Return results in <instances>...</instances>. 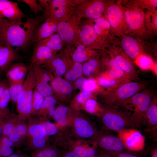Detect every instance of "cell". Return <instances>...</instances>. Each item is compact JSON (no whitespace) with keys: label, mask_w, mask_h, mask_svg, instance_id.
Instances as JSON below:
<instances>
[{"label":"cell","mask_w":157,"mask_h":157,"mask_svg":"<svg viewBox=\"0 0 157 157\" xmlns=\"http://www.w3.org/2000/svg\"><path fill=\"white\" fill-rule=\"evenodd\" d=\"M73 114H71L68 108L60 106L55 110L53 118L59 131H63L69 128Z\"/></svg>","instance_id":"obj_22"},{"label":"cell","mask_w":157,"mask_h":157,"mask_svg":"<svg viewBox=\"0 0 157 157\" xmlns=\"http://www.w3.org/2000/svg\"><path fill=\"white\" fill-rule=\"evenodd\" d=\"M87 79L82 77L78 78L75 82L76 86L82 91H85L84 87L85 83Z\"/></svg>","instance_id":"obj_53"},{"label":"cell","mask_w":157,"mask_h":157,"mask_svg":"<svg viewBox=\"0 0 157 157\" xmlns=\"http://www.w3.org/2000/svg\"><path fill=\"white\" fill-rule=\"evenodd\" d=\"M156 94L150 85L119 106L129 115L136 129L144 126L146 112Z\"/></svg>","instance_id":"obj_2"},{"label":"cell","mask_w":157,"mask_h":157,"mask_svg":"<svg viewBox=\"0 0 157 157\" xmlns=\"http://www.w3.org/2000/svg\"><path fill=\"white\" fill-rule=\"evenodd\" d=\"M98 65V62L96 59H91L84 63L82 66L83 72L86 76H90L95 71Z\"/></svg>","instance_id":"obj_45"},{"label":"cell","mask_w":157,"mask_h":157,"mask_svg":"<svg viewBox=\"0 0 157 157\" xmlns=\"http://www.w3.org/2000/svg\"><path fill=\"white\" fill-rule=\"evenodd\" d=\"M109 53L130 80L140 81L134 63L122 49L111 47L109 49Z\"/></svg>","instance_id":"obj_14"},{"label":"cell","mask_w":157,"mask_h":157,"mask_svg":"<svg viewBox=\"0 0 157 157\" xmlns=\"http://www.w3.org/2000/svg\"><path fill=\"white\" fill-rule=\"evenodd\" d=\"M147 131L153 136L157 135V96L156 94L153 98L146 112L144 126Z\"/></svg>","instance_id":"obj_20"},{"label":"cell","mask_w":157,"mask_h":157,"mask_svg":"<svg viewBox=\"0 0 157 157\" xmlns=\"http://www.w3.org/2000/svg\"><path fill=\"white\" fill-rule=\"evenodd\" d=\"M24 81L17 82H9V90L11 100L14 103H16L18 97L21 92Z\"/></svg>","instance_id":"obj_40"},{"label":"cell","mask_w":157,"mask_h":157,"mask_svg":"<svg viewBox=\"0 0 157 157\" xmlns=\"http://www.w3.org/2000/svg\"><path fill=\"white\" fill-rule=\"evenodd\" d=\"M135 2L136 6L137 5V7L139 8L142 7H147L150 10H154V8L157 7V0H139L134 1Z\"/></svg>","instance_id":"obj_48"},{"label":"cell","mask_w":157,"mask_h":157,"mask_svg":"<svg viewBox=\"0 0 157 157\" xmlns=\"http://www.w3.org/2000/svg\"><path fill=\"white\" fill-rule=\"evenodd\" d=\"M69 129L74 137L95 140L99 131L89 118L80 113L73 114Z\"/></svg>","instance_id":"obj_8"},{"label":"cell","mask_w":157,"mask_h":157,"mask_svg":"<svg viewBox=\"0 0 157 157\" xmlns=\"http://www.w3.org/2000/svg\"><path fill=\"white\" fill-rule=\"evenodd\" d=\"M1 116H0V121L1 122Z\"/></svg>","instance_id":"obj_63"},{"label":"cell","mask_w":157,"mask_h":157,"mask_svg":"<svg viewBox=\"0 0 157 157\" xmlns=\"http://www.w3.org/2000/svg\"></svg>","instance_id":"obj_64"},{"label":"cell","mask_w":157,"mask_h":157,"mask_svg":"<svg viewBox=\"0 0 157 157\" xmlns=\"http://www.w3.org/2000/svg\"><path fill=\"white\" fill-rule=\"evenodd\" d=\"M39 119L44 129L47 137L49 138L51 136H54L58 133L59 131L55 123L51 122L47 119L41 117Z\"/></svg>","instance_id":"obj_41"},{"label":"cell","mask_w":157,"mask_h":157,"mask_svg":"<svg viewBox=\"0 0 157 157\" xmlns=\"http://www.w3.org/2000/svg\"><path fill=\"white\" fill-rule=\"evenodd\" d=\"M2 45H3V44L0 42V46Z\"/></svg>","instance_id":"obj_62"},{"label":"cell","mask_w":157,"mask_h":157,"mask_svg":"<svg viewBox=\"0 0 157 157\" xmlns=\"http://www.w3.org/2000/svg\"><path fill=\"white\" fill-rule=\"evenodd\" d=\"M41 20L44 22L39 25L35 31L33 43L47 38L57 32L59 21L52 17H47Z\"/></svg>","instance_id":"obj_17"},{"label":"cell","mask_w":157,"mask_h":157,"mask_svg":"<svg viewBox=\"0 0 157 157\" xmlns=\"http://www.w3.org/2000/svg\"><path fill=\"white\" fill-rule=\"evenodd\" d=\"M106 10L113 31L116 35L123 36L128 29L124 8L119 4H112L107 6Z\"/></svg>","instance_id":"obj_15"},{"label":"cell","mask_w":157,"mask_h":157,"mask_svg":"<svg viewBox=\"0 0 157 157\" xmlns=\"http://www.w3.org/2000/svg\"><path fill=\"white\" fill-rule=\"evenodd\" d=\"M39 18H30L7 22L0 33V42L3 44L22 50H27L33 43L35 31L39 25Z\"/></svg>","instance_id":"obj_1"},{"label":"cell","mask_w":157,"mask_h":157,"mask_svg":"<svg viewBox=\"0 0 157 157\" xmlns=\"http://www.w3.org/2000/svg\"><path fill=\"white\" fill-rule=\"evenodd\" d=\"M107 154L110 157H141L128 152H122L112 154Z\"/></svg>","instance_id":"obj_54"},{"label":"cell","mask_w":157,"mask_h":157,"mask_svg":"<svg viewBox=\"0 0 157 157\" xmlns=\"http://www.w3.org/2000/svg\"><path fill=\"white\" fill-rule=\"evenodd\" d=\"M52 90L56 92L65 94H69L72 91V85L66 80L57 77L51 80Z\"/></svg>","instance_id":"obj_30"},{"label":"cell","mask_w":157,"mask_h":157,"mask_svg":"<svg viewBox=\"0 0 157 157\" xmlns=\"http://www.w3.org/2000/svg\"><path fill=\"white\" fill-rule=\"evenodd\" d=\"M11 97L8 86L0 97V116L1 117L9 112L8 106Z\"/></svg>","instance_id":"obj_39"},{"label":"cell","mask_w":157,"mask_h":157,"mask_svg":"<svg viewBox=\"0 0 157 157\" xmlns=\"http://www.w3.org/2000/svg\"><path fill=\"white\" fill-rule=\"evenodd\" d=\"M56 103V99L52 96L44 97V99L37 115L44 119L48 117H53L55 111V105Z\"/></svg>","instance_id":"obj_28"},{"label":"cell","mask_w":157,"mask_h":157,"mask_svg":"<svg viewBox=\"0 0 157 157\" xmlns=\"http://www.w3.org/2000/svg\"><path fill=\"white\" fill-rule=\"evenodd\" d=\"M52 145L74 153L79 157H95L98 147L95 140L75 138L69 129L59 131L52 139Z\"/></svg>","instance_id":"obj_3"},{"label":"cell","mask_w":157,"mask_h":157,"mask_svg":"<svg viewBox=\"0 0 157 157\" xmlns=\"http://www.w3.org/2000/svg\"><path fill=\"white\" fill-rule=\"evenodd\" d=\"M15 146L8 137H0V157H8L13 153Z\"/></svg>","instance_id":"obj_34"},{"label":"cell","mask_w":157,"mask_h":157,"mask_svg":"<svg viewBox=\"0 0 157 157\" xmlns=\"http://www.w3.org/2000/svg\"><path fill=\"white\" fill-rule=\"evenodd\" d=\"M107 4L101 0H83L74 8L75 14L81 18L93 21L101 16L106 10Z\"/></svg>","instance_id":"obj_12"},{"label":"cell","mask_w":157,"mask_h":157,"mask_svg":"<svg viewBox=\"0 0 157 157\" xmlns=\"http://www.w3.org/2000/svg\"><path fill=\"white\" fill-rule=\"evenodd\" d=\"M19 55L12 47L9 45L0 46V71L7 67L13 61L20 58Z\"/></svg>","instance_id":"obj_24"},{"label":"cell","mask_w":157,"mask_h":157,"mask_svg":"<svg viewBox=\"0 0 157 157\" xmlns=\"http://www.w3.org/2000/svg\"><path fill=\"white\" fill-rule=\"evenodd\" d=\"M149 84V81H145L127 80L114 89L107 92L103 99L104 105L119 106L148 87Z\"/></svg>","instance_id":"obj_5"},{"label":"cell","mask_w":157,"mask_h":157,"mask_svg":"<svg viewBox=\"0 0 157 157\" xmlns=\"http://www.w3.org/2000/svg\"><path fill=\"white\" fill-rule=\"evenodd\" d=\"M91 93L89 91H82L77 95L76 100L79 104H83L91 96Z\"/></svg>","instance_id":"obj_51"},{"label":"cell","mask_w":157,"mask_h":157,"mask_svg":"<svg viewBox=\"0 0 157 157\" xmlns=\"http://www.w3.org/2000/svg\"><path fill=\"white\" fill-rule=\"evenodd\" d=\"M27 124V145L29 150L31 153L35 152L49 144V137L39 118L30 117Z\"/></svg>","instance_id":"obj_9"},{"label":"cell","mask_w":157,"mask_h":157,"mask_svg":"<svg viewBox=\"0 0 157 157\" xmlns=\"http://www.w3.org/2000/svg\"><path fill=\"white\" fill-rule=\"evenodd\" d=\"M106 39L98 35L93 27L92 20L82 22L76 42L89 49H102L107 46Z\"/></svg>","instance_id":"obj_11"},{"label":"cell","mask_w":157,"mask_h":157,"mask_svg":"<svg viewBox=\"0 0 157 157\" xmlns=\"http://www.w3.org/2000/svg\"><path fill=\"white\" fill-rule=\"evenodd\" d=\"M97 86L96 81L94 79H87L85 83L84 87L85 91H92L94 90Z\"/></svg>","instance_id":"obj_52"},{"label":"cell","mask_w":157,"mask_h":157,"mask_svg":"<svg viewBox=\"0 0 157 157\" xmlns=\"http://www.w3.org/2000/svg\"><path fill=\"white\" fill-rule=\"evenodd\" d=\"M35 85V76L30 66L22 90L16 103L17 115L20 119L25 120L31 116L32 97Z\"/></svg>","instance_id":"obj_7"},{"label":"cell","mask_w":157,"mask_h":157,"mask_svg":"<svg viewBox=\"0 0 157 157\" xmlns=\"http://www.w3.org/2000/svg\"><path fill=\"white\" fill-rule=\"evenodd\" d=\"M124 11L128 28L140 35L144 34L146 30L145 17L142 9L135 6Z\"/></svg>","instance_id":"obj_16"},{"label":"cell","mask_w":157,"mask_h":157,"mask_svg":"<svg viewBox=\"0 0 157 157\" xmlns=\"http://www.w3.org/2000/svg\"><path fill=\"white\" fill-rule=\"evenodd\" d=\"M122 50L132 60L144 54L141 46L135 39L129 36L124 37L121 42Z\"/></svg>","instance_id":"obj_23"},{"label":"cell","mask_w":157,"mask_h":157,"mask_svg":"<svg viewBox=\"0 0 157 157\" xmlns=\"http://www.w3.org/2000/svg\"><path fill=\"white\" fill-rule=\"evenodd\" d=\"M44 64L53 70L58 76L63 74L66 70V66L63 60L55 56Z\"/></svg>","instance_id":"obj_35"},{"label":"cell","mask_w":157,"mask_h":157,"mask_svg":"<svg viewBox=\"0 0 157 157\" xmlns=\"http://www.w3.org/2000/svg\"><path fill=\"white\" fill-rule=\"evenodd\" d=\"M110 58L105 64L108 67L107 76L117 79H126L129 80L123 71L117 65L115 60L110 55Z\"/></svg>","instance_id":"obj_29"},{"label":"cell","mask_w":157,"mask_h":157,"mask_svg":"<svg viewBox=\"0 0 157 157\" xmlns=\"http://www.w3.org/2000/svg\"><path fill=\"white\" fill-rule=\"evenodd\" d=\"M85 108L88 113L97 115L99 117L101 114L103 110L100 109L97 102L94 99H88L85 103Z\"/></svg>","instance_id":"obj_42"},{"label":"cell","mask_w":157,"mask_h":157,"mask_svg":"<svg viewBox=\"0 0 157 157\" xmlns=\"http://www.w3.org/2000/svg\"><path fill=\"white\" fill-rule=\"evenodd\" d=\"M83 0H40L38 1L43 9L40 20L47 17H52L59 21L68 18L74 12L75 6Z\"/></svg>","instance_id":"obj_6"},{"label":"cell","mask_w":157,"mask_h":157,"mask_svg":"<svg viewBox=\"0 0 157 157\" xmlns=\"http://www.w3.org/2000/svg\"><path fill=\"white\" fill-rule=\"evenodd\" d=\"M61 157H79L72 151L64 149L61 151Z\"/></svg>","instance_id":"obj_55"},{"label":"cell","mask_w":157,"mask_h":157,"mask_svg":"<svg viewBox=\"0 0 157 157\" xmlns=\"http://www.w3.org/2000/svg\"><path fill=\"white\" fill-rule=\"evenodd\" d=\"M8 157H31V156L20 153H13Z\"/></svg>","instance_id":"obj_59"},{"label":"cell","mask_w":157,"mask_h":157,"mask_svg":"<svg viewBox=\"0 0 157 157\" xmlns=\"http://www.w3.org/2000/svg\"><path fill=\"white\" fill-rule=\"evenodd\" d=\"M100 118L104 129L118 132L126 129H136L129 115L120 107L104 105Z\"/></svg>","instance_id":"obj_4"},{"label":"cell","mask_w":157,"mask_h":157,"mask_svg":"<svg viewBox=\"0 0 157 157\" xmlns=\"http://www.w3.org/2000/svg\"><path fill=\"white\" fill-rule=\"evenodd\" d=\"M82 72L81 64L80 63L75 62L72 67L67 72L65 77L69 80L74 81L81 75Z\"/></svg>","instance_id":"obj_43"},{"label":"cell","mask_w":157,"mask_h":157,"mask_svg":"<svg viewBox=\"0 0 157 157\" xmlns=\"http://www.w3.org/2000/svg\"><path fill=\"white\" fill-rule=\"evenodd\" d=\"M71 46L74 49L72 57L76 62L80 63L85 61L88 59L87 50L88 49L85 46L77 42Z\"/></svg>","instance_id":"obj_33"},{"label":"cell","mask_w":157,"mask_h":157,"mask_svg":"<svg viewBox=\"0 0 157 157\" xmlns=\"http://www.w3.org/2000/svg\"><path fill=\"white\" fill-rule=\"evenodd\" d=\"M130 131V133H127L128 135H119L126 136V137H120L122 139L125 144L129 151H137L141 149L143 146L139 144L140 143L139 141H142V135L137 131Z\"/></svg>","instance_id":"obj_26"},{"label":"cell","mask_w":157,"mask_h":157,"mask_svg":"<svg viewBox=\"0 0 157 157\" xmlns=\"http://www.w3.org/2000/svg\"><path fill=\"white\" fill-rule=\"evenodd\" d=\"M8 137L14 144L15 147H19L24 140L15 130Z\"/></svg>","instance_id":"obj_50"},{"label":"cell","mask_w":157,"mask_h":157,"mask_svg":"<svg viewBox=\"0 0 157 157\" xmlns=\"http://www.w3.org/2000/svg\"><path fill=\"white\" fill-rule=\"evenodd\" d=\"M37 43L43 45L51 50L56 51L62 49L64 46L60 36L57 32Z\"/></svg>","instance_id":"obj_31"},{"label":"cell","mask_w":157,"mask_h":157,"mask_svg":"<svg viewBox=\"0 0 157 157\" xmlns=\"http://www.w3.org/2000/svg\"><path fill=\"white\" fill-rule=\"evenodd\" d=\"M36 80L35 87L44 97L51 96L53 93L52 87L49 84L51 78L47 73L44 72L40 66L34 65L32 67Z\"/></svg>","instance_id":"obj_18"},{"label":"cell","mask_w":157,"mask_h":157,"mask_svg":"<svg viewBox=\"0 0 157 157\" xmlns=\"http://www.w3.org/2000/svg\"><path fill=\"white\" fill-rule=\"evenodd\" d=\"M18 119L17 115L10 112L5 115L1 122L2 135L8 137L15 130Z\"/></svg>","instance_id":"obj_27"},{"label":"cell","mask_w":157,"mask_h":157,"mask_svg":"<svg viewBox=\"0 0 157 157\" xmlns=\"http://www.w3.org/2000/svg\"><path fill=\"white\" fill-rule=\"evenodd\" d=\"M61 151L53 145L48 144L43 148L31 153V157H61Z\"/></svg>","instance_id":"obj_32"},{"label":"cell","mask_w":157,"mask_h":157,"mask_svg":"<svg viewBox=\"0 0 157 157\" xmlns=\"http://www.w3.org/2000/svg\"><path fill=\"white\" fill-rule=\"evenodd\" d=\"M135 63L144 69H152L156 73V66L151 58L144 54L140 55L135 60Z\"/></svg>","instance_id":"obj_37"},{"label":"cell","mask_w":157,"mask_h":157,"mask_svg":"<svg viewBox=\"0 0 157 157\" xmlns=\"http://www.w3.org/2000/svg\"><path fill=\"white\" fill-rule=\"evenodd\" d=\"M44 99V97L37 90L35 87L33 91L31 115H37Z\"/></svg>","instance_id":"obj_38"},{"label":"cell","mask_w":157,"mask_h":157,"mask_svg":"<svg viewBox=\"0 0 157 157\" xmlns=\"http://www.w3.org/2000/svg\"><path fill=\"white\" fill-rule=\"evenodd\" d=\"M95 157H110L106 153L98 148L97 154Z\"/></svg>","instance_id":"obj_57"},{"label":"cell","mask_w":157,"mask_h":157,"mask_svg":"<svg viewBox=\"0 0 157 157\" xmlns=\"http://www.w3.org/2000/svg\"><path fill=\"white\" fill-rule=\"evenodd\" d=\"M8 86L5 82L0 81V97Z\"/></svg>","instance_id":"obj_56"},{"label":"cell","mask_w":157,"mask_h":157,"mask_svg":"<svg viewBox=\"0 0 157 157\" xmlns=\"http://www.w3.org/2000/svg\"><path fill=\"white\" fill-rule=\"evenodd\" d=\"M19 2H23L26 4L30 8L34 14L36 15L40 11H43V9L40 4L35 0H18Z\"/></svg>","instance_id":"obj_47"},{"label":"cell","mask_w":157,"mask_h":157,"mask_svg":"<svg viewBox=\"0 0 157 157\" xmlns=\"http://www.w3.org/2000/svg\"><path fill=\"white\" fill-rule=\"evenodd\" d=\"M128 80H129L126 79L114 78L108 76L106 77L102 76L99 78V82L100 86L107 89V92L114 89Z\"/></svg>","instance_id":"obj_36"},{"label":"cell","mask_w":157,"mask_h":157,"mask_svg":"<svg viewBox=\"0 0 157 157\" xmlns=\"http://www.w3.org/2000/svg\"><path fill=\"white\" fill-rule=\"evenodd\" d=\"M95 24L103 29L108 30L111 27L110 24L107 19L101 16L93 21Z\"/></svg>","instance_id":"obj_49"},{"label":"cell","mask_w":157,"mask_h":157,"mask_svg":"<svg viewBox=\"0 0 157 157\" xmlns=\"http://www.w3.org/2000/svg\"><path fill=\"white\" fill-rule=\"evenodd\" d=\"M25 16L18 3L7 0H0V17L10 20L22 19Z\"/></svg>","instance_id":"obj_19"},{"label":"cell","mask_w":157,"mask_h":157,"mask_svg":"<svg viewBox=\"0 0 157 157\" xmlns=\"http://www.w3.org/2000/svg\"><path fill=\"white\" fill-rule=\"evenodd\" d=\"M27 66L23 63H18L11 66L6 74L9 82L24 81L28 72Z\"/></svg>","instance_id":"obj_25"},{"label":"cell","mask_w":157,"mask_h":157,"mask_svg":"<svg viewBox=\"0 0 157 157\" xmlns=\"http://www.w3.org/2000/svg\"><path fill=\"white\" fill-rule=\"evenodd\" d=\"M56 51L39 43L35 44L31 65L40 66L55 56Z\"/></svg>","instance_id":"obj_21"},{"label":"cell","mask_w":157,"mask_h":157,"mask_svg":"<svg viewBox=\"0 0 157 157\" xmlns=\"http://www.w3.org/2000/svg\"><path fill=\"white\" fill-rule=\"evenodd\" d=\"M15 130L24 140L26 138L28 124L25 122V120L20 119L18 118Z\"/></svg>","instance_id":"obj_46"},{"label":"cell","mask_w":157,"mask_h":157,"mask_svg":"<svg viewBox=\"0 0 157 157\" xmlns=\"http://www.w3.org/2000/svg\"><path fill=\"white\" fill-rule=\"evenodd\" d=\"M7 21V19L2 18L0 17V33L5 27Z\"/></svg>","instance_id":"obj_58"},{"label":"cell","mask_w":157,"mask_h":157,"mask_svg":"<svg viewBox=\"0 0 157 157\" xmlns=\"http://www.w3.org/2000/svg\"><path fill=\"white\" fill-rule=\"evenodd\" d=\"M82 23L81 18L77 16L74 11L66 19L59 21L57 33L64 46H69L76 42Z\"/></svg>","instance_id":"obj_10"},{"label":"cell","mask_w":157,"mask_h":157,"mask_svg":"<svg viewBox=\"0 0 157 157\" xmlns=\"http://www.w3.org/2000/svg\"><path fill=\"white\" fill-rule=\"evenodd\" d=\"M151 157H157V149L155 148L152 154Z\"/></svg>","instance_id":"obj_60"},{"label":"cell","mask_w":157,"mask_h":157,"mask_svg":"<svg viewBox=\"0 0 157 157\" xmlns=\"http://www.w3.org/2000/svg\"><path fill=\"white\" fill-rule=\"evenodd\" d=\"M95 140L98 148L107 154H112L129 152L119 135L100 131Z\"/></svg>","instance_id":"obj_13"},{"label":"cell","mask_w":157,"mask_h":157,"mask_svg":"<svg viewBox=\"0 0 157 157\" xmlns=\"http://www.w3.org/2000/svg\"><path fill=\"white\" fill-rule=\"evenodd\" d=\"M146 26L151 31H157V11L154 10H149L146 16Z\"/></svg>","instance_id":"obj_44"},{"label":"cell","mask_w":157,"mask_h":157,"mask_svg":"<svg viewBox=\"0 0 157 157\" xmlns=\"http://www.w3.org/2000/svg\"><path fill=\"white\" fill-rule=\"evenodd\" d=\"M2 135V129L1 126V122L0 121V137Z\"/></svg>","instance_id":"obj_61"}]
</instances>
